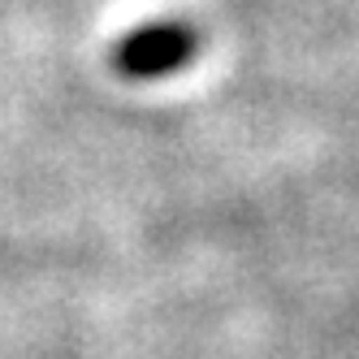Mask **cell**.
<instances>
[{
    "label": "cell",
    "instance_id": "obj_1",
    "mask_svg": "<svg viewBox=\"0 0 359 359\" xmlns=\"http://www.w3.org/2000/svg\"><path fill=\"white\" fill-rule=\"evenodd\" d=\"M199 53V35L187 27V22H151V27H139L130 35H121L113 48V69L121 79H165V74L187 69Z\"/></svg>",
    "mask_w": 359,
    "mask_h": 359
}]
</instances>
